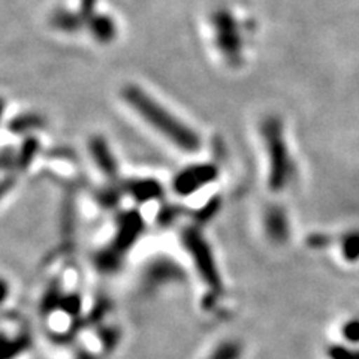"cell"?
Instances as JSON below:
<instances>
[{"mask_svg":"<svg viewBox=\"0 0 359 359\" xmlns=\"http://www.w3.org/2000/svg\"><path fill=\"white\" fill-rule=\"evenodd\" d=\"M125 99L150 126L159 130V133L172 141L177 147L186 151H196L199 149V138L195 132L178 121L171 112H168L141 88L128 87L125 90Z\"/></svg>","mask_w":359,"mask_h":359,"instance_id":"obj_1","label":"cell"},{"mask_svg":"<svg viewBox=\"0 0 359 359\" xmlns=\"http://www.w3.org/2000/svg\"><path fill=\"white\" fill-rule=\"evenodd\" d=\"M184 241L189 247L190 253L194 255L196 265L199 268V271L202 273V277H205L207 282L211 286H217L219 285V277H217V271L215 269V264H212V257L210 250L207 249L205 243L202 241V238L196 232H187Z\"/></svg>","mask_w":359,"mask_h":359,"instance_id":"obj_2","label":"cell"},{"mask_svg":"<svg viewBox=\"0 0 359 359\" xmlns=\"http://www.w3.org/2000/svg\"><path fill=\"white\" fill-rule=\"evenodd\" d=\"M216 171L212 166H194L187 171H183L175 178V190L177 194L190 195L199 187L205 186L208 182L215 178Z\"/></svg>","mask_w":359,"mask_h":359,"instance_id":"obj_3","label":"cell"},{"mask_svg":"<svg viewBox=\"0 0 359 359\" xmlns=\"http://www.w3.org/2000/svg\"><path fill=\"white\" fill-rule=\"evenodd\" d=\"M92 149H93V154H95V159L97 161L99 166L102 168V170L107 172V174H114L116 171V163H114V159H112L105 142L102 141H93L92 144Z\"/></svg>","mask_w":359,"mask_h":359,"instance_id":"obj_4","label":"cell"},{"mask_svg":"<svg viewBox=\"0 0 359 359\" xmlns=\"http://www.w3.org/2000/svg\"><path fill=\"white\" fill-rule=\"evenodd\" d=\"M93 33L100 41H109V39H112V36H114L116 27H114V25H112V21L109 18L100 17V18L95 20Z\"/></svg>","mask_w":359,"mask_h":359,"instance_id":"obj_5","label":"cell"},{"mask_svg":"<svg viewBox=\"0 0 359 359\" xmlns=\"http://www.w3.org/2000/svg\"><path fill=\"white\" fill-rule=\"evenodd\" d=\"M237 353H238L237 346L232 343H224L219 346L217 349L208 356V359H235L237 358Z\"/></svg>","mask_w":359,"mask_h":359,"instance_id":"obj_6","label":"cell"},{"mask_svg":"<svg viewBox=\"0 0 359 359\" xmlns=\"http://www.w3.org/2000/svg\"><path fill=\"white\" fill-rule=\"evenodd\" d=\"M8 295V285L4 282V280H0V304L5 301Z\"/></svg>","mask_w":359,"mask_h":359,"instance_id":"obj_7","label":"cell"},{"mask_svg":"<svg viewBox=\"0 0 359 359\" xmlns=\"http://www.w3.org/2000/svg\"><path fill=\"white\" fill-rule=\"evenodd\" d=\"M2 114H4V102L0 100V117H2Z\"/></svg>","mask_w":359,"mask_h":359,"instance_id":"obj_8","label":"cell"}]
</instances>
